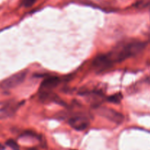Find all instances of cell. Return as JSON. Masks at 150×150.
Instances as JSON below:
<instances>
[{
  "mask_svg": "<svg viewBox=\"0 0 150 150\" xmlns=\"http://www.w3.org/2000/svg\"><path fill=\"white\" fill-rule=\"evenodd\" d=\"M145 44L142 42H130L117 47L115 50L108 54L110 59L113 62H120L126 59L136 56L144 48Z\"/></svg>",
  "mask_w": 150,
  "mask_h": 150,
  "instance_id": "6da1fadb",
  "label": "cell"
},
{
  "mask_svg": "<svg viewBox=\"0 0 150 150\" xmlns=\"http://www.w3.org/2000/svg\"><path fill=\"white\" fill-rule=\"evenodd\" d=\"M26 76V71H21L13 75L3 81L0 84L1 89H11L20 85L24 81Z\"/></svg>",
  "mask_w": 150,
  "mask_h": 150,
  "instance_id": "7a4b0ae2",
  "label": "cell"
},
{
  "mask_svg": "<svg viewBox=\"0 0 150 150\" xmlns=\"http://www.w3.org/2000/svg\"><path fill=\"white\" fill-rule=\"evenodd\" d=\"M112 64L113 62L110 59L108 54H102V55L98 56L94 59L93 62H92L93 68L98 73L107 70L111 67Z\"/></svg>",
  "mask_w": 150,
  "mask_h": 150,
  "instance_id": "3957f363",
  "label": "cell"
},
{
  "mask_svg": "<svg viewBox=\"0 0 150 150\" xmlns=\"http://www.w3.org/2000/svg\"><path fill=\"white\" fill-rule=\"evenodd\" d=\"M98 114L117 124H121L124 120V116L122 114L111 108H104V107L99 108Z\"/></svg>",
  "mask_w": 150,
  "mask_h": 150,
  "instance_id": "277c9868",
  "label": "cell"
},
{
  "mask_svg": "<svg viewBox=\"0 0 150 150\" xmlns=\"http://www.w3.org/2000/svg\"><path fill=\"white\" fill-rule=\"evenodd\" d=\"M69 125L75 130H83L89 125V120L83 117H74L69 120Z\"/></svg>",
  "mask_w": 150,
  "mask_h": 150,
  "instance_id": "5b68a950",
  "label": "cell"
},
{
  "mask_svg": "<svg viewBox=\"0 0 150 150\" xmlns=\"http://www.w3.org/2000/svg\"><path fill=\"white\" fill-rule=\"evenodd\" d=\"M60 80L58 77L52 76L44 79L40 85L41 92H51V90L55 88L59 83Z\"/></svg>",
  "mask_w": 150,
  "mask_h": 150,
  "instance_id": "8992f818",
  "label": "cell"
},
{
  "mask_svg": "<svg viewBox=\"0 0 150 150\" xmlns=\"http://www.w3.org/2000/svg\"><path fill=\"white\" fill-rule=\"evenodd\" d=\"M14 112V108H12L9 104H5L0 107V119L9 117Z\"/></svg>",
  "mask_w": 150,
  "mask_h": 150,
  "instance_id": "52a82bcc",
  "label": "cell"
},
{
  "mask_svg": "<svg viewBox=\"0 0 150 150\" xmlns=\"http://www.w3.org/2000/svg\"><path fill=\"white\" fill-rule=\"evenodd\" d=\"M122 99V94L117 93L108 97V101L112 103H120L121 102Z\"/></svg>",
  "mask_w": 150,
  "mask_h": 150,
  "instance_id": "ba28073f",
  "label": "cell"
},
{
  "mask_svg": "<svg viewBox=\"0 0 150 150\" xmlns=\"http://www.w3.org/2000/svg\"><path fill=\"white\" fill-rule=\"evenodd\" d=\"M6 145L13 150H19L18 144L14 140H13V139H9V140H7L6 142Z\"/></svg>",
  "mask_w": 150,
  "mask_h": 150,
  "instance_id": "9c48e42d",
  "label": "cell"
},
{
  "mask_svg": "<svg viewBox=\"0 0 150 150\" xmlns=\"http://www.w3.org/2000/svg\"><path fill=\"white\" fill-rule=\"evenodd\" d=\"M150 4V0H139L136 4V7L139 8H144L145 7H147Z\"/></svg>",
  "mask_w": 150,
  "mask_h": 150,
  "instance_id": "30bf717a",
  "label": "cell"
},
{
  "mask_svg": "<svg viewBox=\"0 0 150 150\" xmlns=\"http://www.w3.org/2000/svg\"><path fill=\"white\" fill-rule=\"evenodd\" d=\"M37 0H24L23 1V6L26 7H29L33 5Z\"/></svg>",
  "mask_w": 150,
  "mask_h": 150,
  "instance_id": "8fae6325",
  "label": "cell"
},
{
  "mask_svg": "<svg viewBox=\"0 0 150 150\" xmlns=\"http://www.w3.org/2000/svg\"><path fill=\"white\" fill-rule=\"evenodd\" d=\"M4 146H2V145H1V144H0V150H4Z\"/></svg>",
  "mask_w": 150,
  "mask_h": 150,
  "instance_id": "7c38bea8",
  "label": "cell"
},
{
  "mask_svg": "<svg viewBox=\"0 0 150 150\" xmlns=\"http://www.w3.org/2000/svg\"><path fill=\"white\" fill-rule=\"evenodd\" d=\"M28 150H38V149H34V148H32V149H29Z\"/></svg>",
  "mask_w": 150,
  "mask_h": 150,
  "instance_id": "4fadbf2b",
  "label": "cell"
},
{
  "mask_svg": "<svg viewBox=\"0 0 150 150\" xmlns=\"http://www.w3.org/2000/svg\"><path fill=\"white\" fill-rule=\"evenodd\" d=\"M72 150H76V149H72Z\"/></svg>",
  "mask_w": 150,
  "mask_h": 150,
  "instance_id": "5bb4252c",
  "label": "cell"
}]
</instances>
